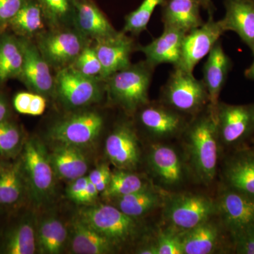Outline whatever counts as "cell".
<instances>
[{"instance_id": "6da1fadb", "label": "cell", "mask_w": 254, "mask_h": 254, "mask_svg": "<svg viewBox=\"0 0 254 254\" xmlns=\"http://www.w3.org/2000/svg\"><path fill=\"white\" fill-rule=\"evenodd\" d=\"M183 134L192 173L198 181L208 185L216 174L220 142L216 119L209 106L192 118Z\"/></svg>"}, {"instance_id": "7a4b0ae2", "label": "cell", "mask_w": 254, "mask_h": 254, "mask_svg": "<svg viewBox=\"0 0 254 254\" xmlns=\"http://www.w3.org/2000/svg\"><path fill=\"white\" fill-rule=\"evenodd\" d=\"M154 66L145 60L114 73L105 81L114 103L133 114L149 103L148 91Z\"/></svg>"}, {"instance_id": "3957f363", "label": "cell", "mask_w": 254, "mask_h": 254, "mask_svg": "<svg viewBox=\"0 0 254 254\" xmlns=\"http://www.w3.org/2000/svg\"><path fill=\"white\" fill-rule=\"evenodd\" d=\"M185 116H195L209 105L208 91L193 72L174 67L161 90V101Z\"/></svg>"}, {"instance_id": "277c9868", "label": "cell", "mask_w": 254, "mask_h": 254, "mask_svg": "<svg viewBox=\"0 0 254 254\" xmlns=\"http://www.w3.org/2000/svg\"><path fill=\"white\" fill-rule=\"evenodd\" d=\"M21 161L32 196L38 203L45 201L53 192L55 173L43 143L36 138L25 142Z\"/></svg>"}, {"instance_id": "5b68a950", "label": "cell", "mask_w": 254, "mask_h": 254, "mask_svg": "<svg viewBox=\"0 0 254 254\" xmlns=\"http://www.w3.org/2000/svg\"><path fill=\"white\" fill-rule=\"evenodd\" d=\"M165 206V218L175 231L181 233L208 221L218 213L217 203L205 195L193 193L173 195Z\"/></svg>"}, {"instance_id": "8992f818", "label": "cell", "mask_w": 254, "mask_h": 254, "mask_svg": "<svg viewBox=\"0 0 254 254\" xmlns=\"http://www.w3.org/2000/svg\"><path fill=\"white\" fill-rule=\"evenodd\" d=\"M78 217L114 246L131 240L138 232L135 218L113 205L100 204L82 209Z\"/></svg>"}, {"instance_id": "52a82bcc", "label": "cell", "mask_w": 254, "mask_h": 254, "mask_svg": "<svg viewBox=\"0 0 254 254\" xmlns=\"http://www.w3.org/2000/svg\"><path fill=\"white\" fill-rule=\"evenodd\" d=\"M101 81L68 66L58 71L55 78V93L67 108H81L101 99Z\"/></svg>"}, {"instance_id": "ba28073f", "label": "cell", "mask_w": 254, "mask_h": 254, "mask_svg": "<svg viewBox=\"0 0 254 254\" xmlns=\"http://www.w3.org/2000/svg\"><path fill=\"white\" fill-rule=\"evenodd\" d=\"M219 140L229 147H238L254 138V103L230 105L219 102L217 107Z\"/></svg>"}, {"instance_id": "9c48e42d", "label": "cell", "mask_w": 254, "mask_h": 254, "mask_svg": "<svg viewBox=\"0 0 254 254\" xmlns=\"http://www.w3.org/2000/svg\"><path fill=\"white\" fill-rule=\"evenodd\" d=\"M104 120L94 111L73 114L55 124L50 128V138L58 144L81 147L90 145L103 129Z\"/></svg>"}, {"instance_id": "30bf717a", "label": "cell", "mask_w": 254, "mask_h": 254, "mask_svg": "<svg viewBox=\"0 0 254 254\" xmlns=\"http://www.w3.org/2000/svg\"><path fill=\"white\" fill-rule=\"evenodd\" d=\"M225 33L221 20L216 21L213 14H209L208 20L201 26L185 34L180 62L174 67L193 72L197 64L209 54Z\"/></svg>"}, {"instance_id": "8fae6325", "label": "cell", "mask_w": 254, "mask_h": 254, "mask_svg": "<svg viewBox=\"0 0 254 254\" xmlns=\"http://www.w3.org/2000/svg\"><path fill=\"white\" fill-rule=\"evenodd\" d=\"M217 207L222 223L235 239L254 225V197L225 186Z\"/></svg>"}, {"instance_id": "7c38bea8", "label": "cell", "mask_w": 254, "mask_h": 254, "mask_svg": "<svg viewBox=\"0 0 254 254\" xmlns=\"http://www.w3.org/2000/svg\"><path fill=\"white\" fill-rule=\"evenodd\" d=\"M85 38L78 31L51 32L40 38L38 48L50 66L63 68L72 64L86 48Z\"/></svg>"}, {"instance_id": "4fadbf2b", "label": "cell", "mask_w": 254, "mask_h": 254, "mask_svg": "<svg viewBox=\"0 0 254 254\" xmlns=\"http://www.w3.org/2000/svg\"><path fill=\"white\" fill-rule=\"evenodd\" d=\"M138 111V121L145 131L158 139L182 134L188 125L187 116L162 102L145 105Z\"/></svg>"}, {"instance_id": "5bb4252c", "label": "cell", "mask_w": 254, "mask_h": 254, "mask_svg": "<svg viewBox=\"0 0 254 254\" xmlns=\"http://www.w3.org/2000/svg\"><path fill=\"white\" fill-rule=\"evenodd\" d=\"M19 39L22 48L23 63L19 78L35 93L50 95L55 92V78L50 64L43 58L38 46L27 38Z\"/></svg>"}, {"instance_id": "9a60e30c", "label": "cell", "mask_w": 254, "mask_h": 254, "mask_svg": "<svg viewBox=\"0 0 254 254\" xmlns=\"http://www.w3.org/2000/svg\"><path fill=\"white\" fill-rule=\"evenodd\" d=\"M96 41L95 50L103 68V81L131 64V55L137 47L127 33L118 31L113 36Z\"/></svg>"}, {"instance_id": "2e32d148", "label": "cell", "mask_w": 254, "mask_h": 254, "mask_svg": "<svg viewBox=\"0 0 254 254\" xmlns=\"http://www.w3.org/2000/svg\"><path fill=\"white\" fill-rule=\"evenodd\" d=\"M105 152L118 170H131L139 163L140 148L136 133L131 125H118L107 138Z\"/></svg>"}, {"instance_id": "e0dca14e", "label": "cell", "mask_w": 254, "mask_h": 254, "mask_svg": "<svg viewBox=\"0 0 254 254\" xmlns=\"http://www.w3.org/2000/svg\"><path fill=\"white\" fill-rule=\"evenodd\" d=\"M231 67V60L224 51L221 43L218 41L208 55L203 67L202 79L208 91L209 108L215 117L220 102V93L226 83Z\"/></svg>"}, {"instance_id": "ac0fdd59", "label": "cell", "mask_w": 254, "mask_h": 254, "mask_svg": "<svg viewBox=\"0 0 254 254\" xmlns=\"http://www.w3.org/2000/svg\"><path fill=\"white\" fill-rule=\"evenodd\" d=\"M148 161L153 175L163 186L175 187L184 182L185 165L176 150L172 147L161 144L152 145Z\"/></svg>"}, {"instance_id": "d6986e66", "label": "cell", "mask_w": 254, "mask_h": 254, "mask_svg": "<svg viewBox=\"0 0 254 254\" xmlns=\"http://www.w3.org/2000/svg\"><path fill=\"white\" fill-rule=\"evenodd\" d=\"M185 34L176 28L163 26L160 36L145 46L137 47L136 50L141 52L145 61L155 68L163 64H170L174 67L180 62Z\"/></svg>"}, {"instance_id": "ffe728a7", "label": "cell", "mask_w": 254, "mask_h": 254, "mask_svg": "<svg viewBox=\"0 0 254 254\" xmlns=\"http://www.w3.org/2000/svg\"><path fill=\"white\" fill-rule=\"evenodd\" d=\"M225 185L254 197V150L239 148L225 161L223 170Z\"/></svg>"}, {"instance_id": "44dd1931", "label": "cell", "mask_w": 254, "mask_h": 254, "mask_svg": "<svg viewBox=\"0 0 254 254\" xmlns=\"http://www.w3.org/2000/svg\"><path fill=\"white\" fill-rule=\"evenodd\" d=\"M224 29L233 31L254 53V0H225Z\"/></svg>"}, {"instance_id": "7402d4cb", "label": "cell", "mask_w": 254, "mask_h": 254, "mask_svg": "<svg viewBox=\"0 0 254 254\" xmlns=\"http://www.w3.org/2000/svg\"><path fill=\"white\" fill-rule=\"evenodd\" d=\"M73 21L83 36L96 41L118 33L93 0H76Z\"/></svg>"}, {"instance_id": "603a6c76", "label": "cell", "mask_w": 254, "mask_h": 254, "mask_svg": "<svg viewBox=\"0 0 254 254\" xmlns=\"http://www.w3.org/2000/svg\"><path fill=\"white\" fill-rule=\"evenodd\" d=\"M163 26L176 28L187 33L201 26V6L193 0H166L162 5Z\"/></svg>"}, {"instance_id": "cb8c5ba5", "label": "cell", "mask_w": 254, "mask_h": 254, "mask_svg": "<svg viewBox=\"0 0 254 254\" xmlns=\"http://www.w3.org/2000/svg\"><path fill=\"white\" fill-rule=\"evenodd\" d=\"M49 156L55 175L63 180L73 181L85 176L88 170L86 157L78 147L59 144Z\"/></svg>"}, {"instance_id": "d4e9b609", "label": "cell", "mask_w": 254, "mask_h": 254, "mask_svg": "<svg viewBox=\"0 0 254 254\" xmlns=\"http://www.w3.org/2000/svg\"><path fill=\"white\" fill-rule=\"evenodd\" d=\"M71 235L73 254H104L113 252V244L79 217L71 223Z\"/></svg>"}, {"instance_id": "484cf974", "label": "cell", "mask_w": 254, "mask_h": 254, "mask_svg": "<svg viewBox=\"0 0 254 254\" xmlns=\"http://www.w3.org/2000/svg\"><path fill=\"white\" fill-rule=\"evenodd\" d=\"M37 249L36 230L31 217H26L18 222L6 234L1 253L6 254H33Z\"/></svg>"}, {"instance_id": "4316f807", "label": "cell", "mask_w": 254, "mask_h": 254, "mask_svg": "<svg viewBox=\"0 0 254 254\" xmlns=\"http://www.w3.org/2000/svg\"><path fill=\"white\" fill-rule=\"evenodd\" d=\"M184 254H211L218 247L220 232L218 227L203 222L182 235Z\"/></svg>"}, {"instance_id": "83f0119b", "label": "cell", "mask_w": 254, "mask_h": 254, "mask_svg": "<svg viewBox=\"0 0 254 254\" xmlns=\"http://www.w3.org/2000/svg\"><path fill=\"white\" fill-rule=\"evenodd\" d=\"M23 54L19 39L9 33L0 36V83L19 77Z\"/></svg>"}, {"instance_id": "f1b7e54d", "label": "cell", "mask_w": 254, "mask_h": 254, "mask_svg": "<svg viewBox=\"0 0 254 254\" xmlns=\"http://www.w3.org/2000/svg\"><path fill=\"white\" fill-rule=\"evenodd\" d=\"M26 184L21 161L0 166V205L9 206L18 203Z\"/></svg>"}, {"instance_id": "f546056e", "label": "cell", "mask_w": 254, "mask_h": 254, "mask_svg": "<svg viewBox=\"0 0 254 254\" xmlns=\"http://www.w3.org/2000/svg\"><path fill=\"white\" fill-rule=\"evenodd\" d=\"M67 236V230L63 222L54 217H48L42 220L36 231L37 247L42 254L61 253Z\"/></svg>"}, {"instance_id": "4dcf8cb0", "label": "cell", "mask_w": 254, "mask_h": 254, "mask_svg": "<svg viewBox=\"0 0 254 254\" xmlns=\"http://www.w3.org/2000/svg\"><path fill=\"white\" fill-rule=\"evenodd\" d=\"M44 18L41 6L36 0H27L7 27L20 37L28 38L43 28Z\"/></svg>"}, {"instance_id": "1f68e13d", "label": "cell", "mask_w": 254, "mask_h": 254, "mask_svg": "<svg viewBox=\"0 0 254 254\" xmlns=\"http://www.w3.org/2000/svg\"><path fill=\"white\" fill-rule=\"evenodd\" d=\"M115 199L117 208L133 218L142 216L157 208L162 200L158 193L148 188Z\"/></svg>"}, {"instance_id": "d6a6232c", "label": "cell", "mask_w": 254, "mask_h": 254, "mask_svg": "<svg viewBox=\"0 0 254 254\" xmlns=\"http://www.w3.org/2000/svg\"><path fill=\"white\" fill-rule=\"evenodd\" d=\"M148 188L144 182L138 175L127 173L126 170H118L112 173L109 185L103 192V196L117 198Z\"/></svg>"}, {"instance_id": "836d02e7", "label": "cell", "mask_w": 254, "mask_h": 254, "mask_svg": "<svg viewBox=\"0 0 254 254\" xmlns=\"http://www.w3.org/2000/svg\"><path fill=\"white\" fill-rule=\"evenodd\" d=\"M166 0H143L140 6L127 14L123 32L138 36L147 29L155 8L162 6Z\"/></svg>"}, {"instance_id": "e575fe53", "label": "cell", "mask_w": 254, "mask_h": 254, "mask_svg": "<svg viewBox=\"0 0 254 254\" xmlns=\"http://www.w3.org/2000/svg\"><path fill=\"white\" fill-rule=\"evenodd\" d=\"M45 18L55 26L72 20L76 0H36Z\"/></svg>"}, {"instance_id": "d590c367", "label": "cell", "mask_w": 254, "mask_h": 254, "mask_svg": "<svg viewBox=\"0 0 254 254\" xmlns=\"http://www.w3.org/2000/svg\"><path fill=\"white\" fill-rule=\"evenodd\" d=\"M22 143L21 131L9 120L0 123V155L11 157L18 153Z\"/></svg>"}, {"instance_id": "8d00e7d4", "label": "cell", "mask_w": 254, "mask_h": 254, "mask_svg": "<svg viewBox=\"0 0 254 254\" xmlns=\"http://www.w3.org/2000/svg\"><path fill=\"white\" fill-rule=\"evenodd\" d=\"M70 66H73L83 75L102 80L103 68L97 56L95 48L86 46L78 55L74 63Z\"/></svg>"}, {"instance_id": "74e56055", "label": "cell", "mask_w": 254, "mask_h": 254, "mask_svg": "<svg viewBox=\"0 0 254 254\" xmlns=\"http://www.w3.org/2000/svg\"><path fill=\"white\" fill-rule=\"evenodd\" d=\"M182 235L175 230L163 232L155 245L157 254H184Z\"/></svg>"}, {"instance_id": "f35d334b", "label": "cell", "mask_w": 254, "mask_h": 254, "mask_svg": "<svg viewBox=\"0 0 254 254\" xmlns=\"http://www.w3.org/2000/svg\"><path fill=\"white\" fill-rule=\"evenodd\" d=\"M27 0H0V30L7 27Z\"/></svg>"}, {"instance_id": "ab89813d", "label": "cell", "mask_w": 254, "mask_h": 254, "mask_svg": "<svg viewBox=\"0 0 254 254\" xmlns=\"http://www.w3.org/2000/svg\"><path fill=\"white\" fill-rule=\"evenodd\" d=\"M237 254H254V225L234 239Z\"/></svg>"}, {"instance_id": "60d3db41", "label": "cell", "mask_w": 254, "mask_h": 254, "mask_svg": "<svg viewBox=\"0 0 254 254\" xmlns=\"http://www.w3.org/2000/svg\"><path fill=\"white\" fill-rule=\"evenodd\" d=\"M111 174L108 165H102L93 170L88 178L90 182L94 184L99 193H103L109 185Z\"/></svg>"}, {"instance_id": "b9f144b4", "label": "cell", "mask_w": 254, "mask_h": 254, "mask_svg": "<svg viewBox=\"0 0 254 254\" xmlns=\"http://www.w3.org/2000/svg\"><path fill=\"white\" fill-rule=\"evenodd\" d=\"M88 181L89 180L88 177L86 176L79 177L73 180L66 190V195L68 198L73 201L78 203L80 196L88 185Z\"/></svg>"}, {"instance_id": "7bdbcfd3", "label": "cell", "mask_w": 254, "mask_h": 254, "mask_svg": "<svg viewBox=\"0 0 254 254\" xmlns=\"http://www.w3.org/2000/svg\"><path fill=\"white\" fill-rule=\"evenodd\" d=\"M33 94V93H28V92H21L15 95L13 100L14 109L18 113L23 115H28V108H29Z\"/></svg>"}, {"instance_id": "ee69618b", "label": "cell", "mask_w": 254, "mask_h": 254, "mask_svg": "<svg viewBox=\"0 0 254 254\" xmlns=\"http://www.w3.org/2000/svg\"><path fill=\"white\" fill-rule=\"evenodd\" d=\"M46 100L44 96L38 93H33L31 103L28 108V115L39 116L46 110Z\"/></svg>"}, {"instance_id": "f6af8a7d", "label": "cell", "mask_w": 254, "mask_h": 254, "mask_svg": "<svg viewBox=\"0 0 254 254\" xmlns=\"http://www.w3.org/2000/svg\"><path fill=\"white\" fill-rule=\"evenodd\" d=\"M98 194H99V191L97 190L94 184L88 181V185L80 196L77 203H91L98 197Z\"/></svg>"}, {"instance_id": "bcb514c9", "label": "cell", "mask_w": 254, "mask_h": 254, "mask_svg": "<svg viewBox=\"0 0 254 254\" xmlns=\"http://www.w3.org/2000/svg\"><path fill=\"white\" fill-rule=\"evenodd\" d=\"M9 107L4 95L0 93V123L9 120Z\"/></svg>"}, {"instance_id": "7dc6e473", "label": "cell", "mask_w": 254, "mask_h": 254, "mask_svg": "<svg viewBox=\"0 0 254 254\" xmlns=\"http://www.w3.org/2000/svg\"><path fill=\"white\" fill-rule=\"evenodd\" d=\"M196 1L201 6L202 8L206 9L209 14H213V5L211 0H193Z\"/></svg>"}, {"instance_id": "c3c4849f", "label": "cell", "mask_w": 254, "mask_h": 254, "mask_svg": "<svg viewBox=\"0 0 254 254\" xmlns=\"http://www.w3.org/2000/svg\"><path fill=\"white\" fill-rule=\"evenodd\" d=\"M137 253L141 254H157L156 247H155V245L148 246V247L141 249Z\"/></svg>"}, {"instance_id": "681fc988", "label": "cell", "mask_w": 254, "mask_h": 254, "mask_svg": "<svg viewBox=\"0 0 254 254\" xmlns=\"http://www.w3.org/2000/svg\"><path fill=\"white\" fill-rule=\"evenodd\" d=\"M245 75L248 79L254 81V59L252 65L245 71Z\"/></svg>"}, {"instance_id": "f907efd6", "label": "cell", "mask_w": 254, "mask_h": 254, "mask_svg": "<svg viewBox=\"0 0 254 254\" xmlns=\"http://www.w3.org/2000/svg\"><path fill=\"white\" fill-rule=\"evenodd\" d=\"M253 150H254V148H253Z\"/></svg>"}]
</instances>
